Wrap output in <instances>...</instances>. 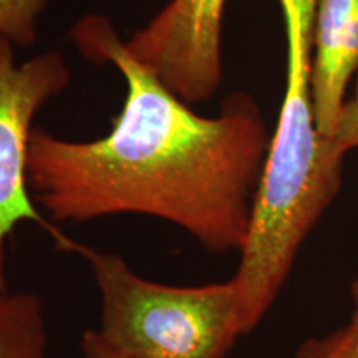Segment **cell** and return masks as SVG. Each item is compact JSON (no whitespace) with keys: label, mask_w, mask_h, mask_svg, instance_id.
Here are the masks:
<instances>
[{"label":"cell","mask_w":358,"mask_h":358,"mask_svg":"<svg viewBox=\"0 0 358 358\" xmlns=\"http://www.w3.org/2000/svg\"><path fill=\"white\" fill-rule=\"evenodd\" d=\"M83 57L111 64L127 83L110 133L69 141L35 128L29 187L55 221L143 214L185 229L206 250H241L271 145L261 108L232 93L216 116H201L134 58L108 17L71 29Z\"/></svg>","instance_id":"obj_1"},{"label":"cell","mask_w":358,"mask_h":358,"mask_svg":"<svg viewBox=\"0 0 358 358\" xmlns=\"http://www.w3.org/2000/svg\"><path fill=\"white\" fill-rule=\"evenodd\" d=\"M287 38V80L279 122L252 204L243 261L257 274H289L308 232L342 186L343 156L322 136L312 98L315 0H277Z\"/></svg>","instance_id":"obj_2"},{"label":"cell","mask_w":358,"mask_h":358,"mask_svg":"<svg viewBox=\"0 0 358 358\" xmlns=\"http://www.w3.org/2000/svg\"><path fill=\"white\" fill-rule=\"evenodd\" d=\"M92 266L101 317L96 330L123 358H224L241 337L234 280L179 287L138 275L122 256L78 244Z\"/></svg>","instance_id":"obj_3"},{"label":"cell","mask_w":358,"mask_h":358,"mask_svg":"<svg viewBox=\"0 0 358 358\" xmlns=\"http://www.w3.org/2000/svg\"><path fill=\"white\" fill-rule=\"evenodd\" d=\"M10 40L0 37V268L15 227L35 222L48 231L58 248L73 252L78 243L38 213L29 187V148L35 115L64 93L71 75L58 52H45L24 64L15 62Z\"/></svg>","instance_id":"obj_4"},{"label":"cell","mask_w":358,"mask_h":358,"mask_svg":"<svg viewBox=\"0 0 358 358\" xmlns=\"http://www.w3.org/2000/svg\"><path fill=\"white\" fill-rule=\"evenodd\" d=\"M226 0H169L127 48L182 101L201 103L222 83Z\"/></svg>","instance_id":"obj_5"},{"label":"cell","mask_w":358,"mask_h":358,"mask_svg":"<svg viewBox=\"0 0 358 358\" xmlns=\"http://www.w3.org/2000/svg\"><path fill=\"white\" fill-rule=\"evenodd\" d=\"M312 98L317 128L332 138L358 70V0H315Z\"/></svg>","instance_id":"obj_6"},{"label":"cell","mask_w":358,"mask_h":358,"mask_svg":"<svg viewBox=\"0 0 358 358\" xmlns=\"http://www.w3.org/2000/svg\"><path fill=\"white\" fill-rule=\"evenodd\" d=\"M0 358H48L43 303L37 294L0 289Z\"/></svg>","instance_id":"obj_7"},{"label":"cell","mask_w":358,"mask_h":358,"mask_svg":"<svg viewBox=\"0 0 358 358\" xmlns=\"http://www.w3.org/2000/svg\"><path fill=\"white\" fill-rule=\"evenodd\" d=\"M47 0H0V37L13 45H32Z\"/></svg>","instance_id":"obj_8"},{"label":"cell","mask_w":358,"mask_h":358,"mask_svg":"<svg viewBox=\"0 0 358 358\" xmlns=\"http://www.w3.org/2000/svg\"><path fill=\"white\" fill-rule=\"evenodd\" d=\"M295 358H358V324L350 322L325 337L306 340Z\"/></svg>","instance_id":"obj_9"},{"label":"cell","mask_w":358,"mask_h":358,"mask_svg":"<svg viewBox=\"0 0 358 358\" xmlns=\"http://www.w3.org/2000/svg\"><path fill=\"white\" fill-rule=\"evenodd\" d=\"M332 141L342 155H347L353 148H358V85L355 95L343 103Z\"/></svg>","instance_id":"obj_10"},{"label":"cell","mask_w":358,"mask_h":358,"mask_svg":"<svg viewBox=\"0 0 358 358\" xmlns=\"http://www.w3.org/2000/svg\"><path fill=\"white\" fill-rule=\"evenodd\" d=\"M80 345H82V358H123L103 342L96 330H87Z\"/></svg>","instance_id":"obj_11"},{"label":"cell","mask_w":358,"mask_h":358,"mask_svg":"<svg viewBox=\"0 0 358 358\" xmlns=\"http://www.w3.org/2000/svg\"><path fill=\"white\" fill-rule=\"evenodd\" d=\"M352 297H353L352 322H355V324H358V279L353 282V285H352Z\"/></svg>","instance_id":"obj_12"},{"label":"cell","mask_w":358,"mask_h":358,"mask_svg":"<svg viewBox=\"0 0 358 358\" xmlns=\"http://www.w3.org/2000/svg\"><path fill=\"white\" fill-rule=\"evenodd\" d=\"M0 289H7V284H6V271H2V268H0Z\"/></svg>","instance_id":"obj_13"}]
</instances>
